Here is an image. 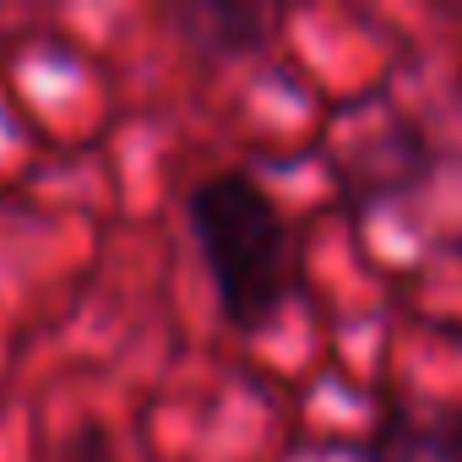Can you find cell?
<instances>
[{
    "label": "cell",
    "mask_w": 462,
    "mask_h": 462,
    "mask_svg": "<svg viewBox=\"0 0 462 462\" xmlns=\"http://www.w3.org/2000/svg\"><path fill=\"white\" fill-rule=\"evenodd\" d=\"M185 228L207 267L223 327L245 337L278 327L300 294V251L278 196L245 169H217L185 190Z\"/></svg>",
    "instance_id": "1"
},
{
    "label": "cell",
    "mask_w": 462,
    "mask_h": 462,
    "mask_svg": "<svg viewBox=\"0 0 462 462\" xmlns=\"http://www.w3.org/2000/svg\"><path fill=\"white\" fill-rule=\"evenodd\" d=\"M365 462H462V402L397 392L386 397Z\"/></svg>",
    "instance_id": "2"
},
{
    "label": "cell",
    "mask_w": 462,
    "mask_h": 462,
    "mask_svg": "<svg viewBox=\"0 0 462 462\" xmlns=\"http://www.w3.org/2000/svg\"><path fill=\"white\" fill-rule=\"evenodd\" d=\"M174 28L207 60H245V55L267 50L273 12L245 6V0H190V6L174 12Z\"/></svg>",
    "instance_id": "3"
}]
</instances>
